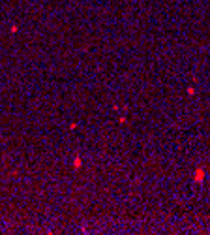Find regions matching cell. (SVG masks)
Listing matches in <instances>:
<instances>
[{
	"label": "cell",
	"instance_id": "obj_1",
	"mask_svg": "<svg viewBox=\"0 0 210 235\" xmlns=\"http://www.w3.org/2000/svg\"><path fill=\"white\" fill-rule=\"evenodd\" d=\"M193 179H195L197 182H201V181L204 179V169H197V171L193 173Z\"/></svg>",
	"mask_w": 210,
	"mask_h": 235
},
{
	"label": "cell",
	"instance_id": "obj_2",
	"mask_svg": "<svg viewBox=\"0 0 210 235\" xmlns=\"http://www.w3.org/2000/svg\"><path fill=\"white\" fill-rule=\"evenodd\" d=\"M188 94H190V96H193V94H195V88H193V87H190V88H188Z\"/></svg>",
	"mask_w": 210,
	"mask_h": 235
}]
</instances>
